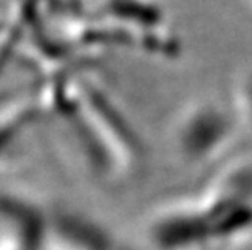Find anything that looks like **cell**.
Returning a JSON list of instances; mask_svg holds the SVG:
<instances>
[{
  "label": "cell",
  "instance_id": "6da1fadb",
  "mask_svg": "<svg viewBox=\"0 0 252 250\" xmlns=\"http://www.w3.org/2000/svg\"><path fill=\"white\" fill-rule=\"evenodd\" d=\"M150 250H244L252 246V184L221 182L157 208Z\"/></svg>",
  "mask_w": 252,
  "mask_h": 250
}]
</instances>
